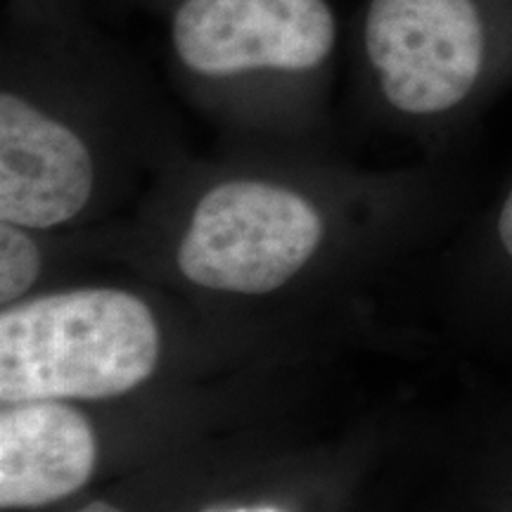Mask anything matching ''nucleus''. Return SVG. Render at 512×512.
Here are the masks:
<instances>
[{"instance_id":"nucleus-1","label":"nucleus","mask_w":512,"mask_h":512,"mask_svg":"<svg viewBox=\"0 0 512 512\" xmlns=\"http://www.w3.org/2000/svg\"><path fill=\"white\" fill-rule=\"evenodd\" d=\"M159 328L121 290H74L15 304L0 316V401L110 399L150 380Z\"/></svg>"},{"instance_id":"nucleus-2","label":"nucleus","mask_w":512,"mask_h":512,"mask_svg":"<svg viewBox=\"0 0 512 512\" xmlns=\"http://www.w3.org/2000/svg\"><path fill=\"white\" fill-rule=\"evenodd\" d=\"M323 238L316 207L290 188L228 181L197 204L178 249V266L209 290L266 294L283 287Z\"/></svg>"},{"instance_id":"nucleus-3","label":"nucleus","mask_w":512,"mask_h":512,"mask_svg":"<svg viewBox=\"0 0 512 512\" xmlns=\"http://www.w3.org/2000/svg\"><path fill=\"white\" fill-rule=\"evenodd\" d=\"M363 41L382 95L413 117L456 110L482 76L475 0H370Z\"/></svg>"},{"instance_id":"nucleus-4","label":"nucleus","mask_w":512,"mask_h":512,"mask_svg":"<svg viewBox=\"0 0 512 512\" xmlns=\"http://www.w3.org/2000/svg\"><path fill=\"white\" fill-rule=\"evenodd\" d=\"M337 43L328 0H183L171 19V46L202 76L311 72Z\"/></svg>"},{"instance_id":"nucleus-5","label":"nucleus","mask_w":512,"mask_h":512,"mask_svg":"<svg viewBox=\"0 0 512 512\" xmlns=\"http://www.w3.org/2000/svg\"><path fill=\"white\" fill-rule=\"evenodd\" d=\"M83 140L22 95H0V219L53 228L74 219L93 192Z\"/></svg>"},{"instance_id":"nucleus-6","label":"nucleus","mask_w":512,"mask_h":512,"mask_svg":"<svg viewBox=\"0 0 512 512\" xmlns=\"http://www.w3.org/2000/svg\"><path fill=\"white\" fill-rule=\"evenodd\" d=\"M98 460L91 422L62 401L10 403L0 415V508L57 503L88 482Z\"/></svg>"},{"instance_id":"nucleus-7","label":"nucleus","mask_w":512,"mask_h":512,"mask_svg":"<svg viewBox=\"0 0 512 512\" xmlns=\"http://www.w3.org/2000/svg\"><path fill=\"white\" fill-rule=\"evenodd\" d=\"M41 271V254L22 226H0V302L10 304L34 285Z\"/></svg>"},{"instance_id":"nucleus-8","label":"nucleus","mask_w":512,"mask_h":512,"mask_svg":"<svg viewBox=\"0 0 512 512\" xmlns=\"http://www.w3.org/2000/svg\"><path fill=\"white\" fill-rule=\"evenodd\" d=\"M494 242H496V256L501 261L503 273L508 271L512 275V185L505 195V200L498 209L494 221Z\"/></svg>"},{"instance_id":"nucleus-9","label":"nucleus","mask_w":512,"mask_h":512,"mask_svg":"<svg viewBox=\"0 0 512 512\" xmlns=\"http://www.w3.org/2000/svg\"><path fill=\"white\" fill-rule=\"evenodd\" d=\"M76 512H121V510L114 508V505H110V503H105V501H95V503H88L86 508H81Z\"/></svg>"}]
</instances>
